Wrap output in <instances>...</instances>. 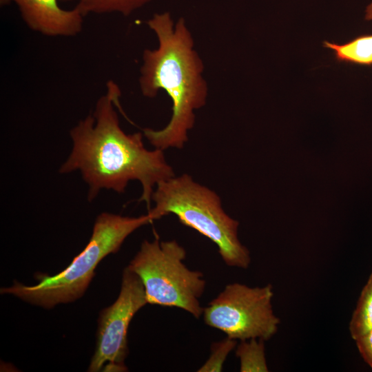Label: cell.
Segmentation results:
<instances>
[{"mask_svg":"<svg viewBox=\"0 0 372 372\" xmlns=\"http://www.w3.org/2000/svg\"><path fill=\"white\" fill-rule=\"evenodd\" d=\"M120 96L118 86L108 81L93 113L70 130L72 149L59 172L79 170L88 185L90 201L103 189L123 193L130 180H138L143 191L138 201L149 207L154 187L175 174L163 150L147 149L143 134H127L121 129L114 109L120 107Z\"/></svg>","mask_w":372,"mask_h":372,"instance_id":"cell-1","label":"cell"},{"mask_svg":"<svg viewBox=\"0 0 372 372\" xmlns=\"http://www.w3.org/2000/svg\"><path fill=\"white\" fill-rule=\"evenodd\" d=\"M155 33L158 48L145 49L138 79L142 94L154 98L161 90L172 101V115L161 130L145 128L144 136L156 149H181L195 123L194 111L207 102L208 85L204 63L194 49V41L185 19L174 24L169 12L155 13L146 22Z\"/></svg>","mask_w":372,"mask_h":372,"instance_id":"cell-2","label":"cell"},{"mask_svg":"<svg viewBox=\"0 0 372 372\" xmlns=\"http://www.w3.org/2000/svg\"><path fill=\"white\" fill-rule=\"evenodd\" d=\"M152 221L148 214L127 217L102 213L95 220L86 247L66 269L52 276H39V282L32 286L14 281L12 286L1 288V293L14 295L45 309L72 302L84 294L99 263L109 254L117 252L132 232Z\"/></svg>","mask_w":372,"mask_h":372,"instance_id":"cell-3","label":"cell"},{"mask_svg":"<svg viewBox=\"0 0 372 372\" xmlns=\"http://www.w3.org/2000/svg\"><path fill=\"white\" fill-rule=\"evenodd\" d=\"M152 200L155 205L148 214L152 221L174 214L183 225L214 242L227 265L249 267V251L238 238L239 223L225 213L215 192L184 174L158 183Z\"/></svg>","mask_w":372,"mask_h":372,"instance_id":"cell-4","label":"cell"},{"mask_svg":"<svg viewBox=\"0 0 372 372\" xmlns=\"http://www.w3.org/2000/svg\"><path fill=\"white\" fill-rule=\"evenodd\" d=\"M185 258V249L174 240H146L128 266L141 278L149 304L182 309L199 318L205 280L201 272L186 267Z\"/></svg>","mask_w":372,"mask_h":372,"instance_id":"cell-5","label":"cell"},{"mask_svg":"<svg viewBox=\"0 0 372 372\" xmlns=\"http://www.w3.org/2000/svg\"><path fill=\"white\" fill-rule=\"evenodd\" d=\"M273 296L269 284L262 287L236 282L227 285L203 309L204 321L231 339L268 340L280 322L272 309Z\"/></svg>","mask_w":372,"mask_h":372,"instance_id":"cell-6","label":"cell"},{"mask_svg":"<svg viewBox=\"0 0 372 372\" xmlns=\"http://www.w3.org/2000/svg\"><path fill=\"white\" fill-rule=\"evenodd\" d=\"M147 303L141 278L127 266L117 299L100 313L96 349L88 371H127L124 362L128 354V327L134 316Z\"/></svg>","mask_w":372,"mask_h":372,"instance_id":"cell-7","label":"cell"},{"mask_svg":"<svg viewBox=\"0 0 372 372\" xmlns=\"http://www.w3.org/2000/svg\"><path fill=\"white\" fill-rule=\"evenodd\" d=\"M32 30L47 37H74L83 30V17L75 6L63 9L59 0H12Z\"/></svg>","mask_w":372,"mask_h":372,"instance_id":"cell-8","label":"cell"},{"mask_svg":"<svg viewBox=\"0 0 372 372\" xmlns=\"http://www.w3.org/2000/svg\"><path fill=\"white\" fill-rule=\"evenodd\" d=\"M323 45L333 51L338 62L372 65V34L361 35L342 45L324 41Z\"/></svg>","mask_w":372,"mask_h":372,"instance_id":"cell-9","label":"cell"},{"mask_svg":"<svg viewBox=\"0 0 372 372\" xmlns=\"http://www.w3.org/2000/svg\"><path fill=\"white\" fill-rule=\"evenodd\" d=\"M76 3L75 7L84 15L119 13L130 16L152 0H59Z\"/></svg>","mask_w":372,"mask_h":372,"instance_id":"cell-10","label":"cell"},{"mask_svg":"<svg viewBox=\"0 0 372 372\" xmlns=\"http://www.w3.org/2000/svg\"><path fill=\"white\" fill-rule=\"evenodd\" d=\"M371 330H372V273L361 291L349 322V331L353 340Z\"/></svg>","mask_w":372,"mask_h":372,"instance_id":"cell-11","label":"cell"},{"mask_svg":"<svg viewBox=\"0 0 372 372\" xmlns=\"http://www.w3.org/2000/svg\"><path fill=\"white\" fill-rule=\"evenodd\" d=\"M264 340L252 338L240 341L236 355L240 360L241 372H267Z\"/></svg>","mask_w":372,"mask_h":372,"instance_id":"cell-12","label":"cell"},{"mask_svg":"<svg viewBox=\"0 0 372 372\" xmlns=\"http://www.w3.org/2000/svg\"><path fill=\"white\" fill-rule=\"evenodd\" d=\"M236 344L237 340L228 337L221 341L213 342L209 359L199 368L198 371H221L227 355L236 347Z\"/></svg>","mask_w":372,"mask_h":372,"instance_id":"cell-13","label":"cell"},{"mask_svg":"<svg viewBox=\"0 0 372 372\" xmlns=\"http://www.w3.org/2000/svg\"><path fill=\"white\" fill-rule=\"evenodd\" d=\"M355 340L363 360L372 368V330Z\"/></svg>","mask_w":372,"mask_h":372,"instance_id":"cell-14","label":"cell"},{"mask_svg":"<svg viewBox=\"0 0 372 372\" xmlns=\"http://www.w3.org/2000/svg\"><path fill=\"white\" fill-rule=\"evenodd\" d=\"M364 19L367 21H372V1L366 8Z\"/></svg>","mask_w":372,"mask_h":372,"instance_id":"cell-15","label":"cell"},{"mask_svg":"<svg viewBox=\"0 0 372 372\" xmlns=\"http://www.w3.org/2000/svg\"><path fill=\"white\" fill-rule=\"evenodd\" d=\"M12 0H0V4L1 6H6V5H8V3H10V2H12Z\"/></svg>","mask_w":372,"mask_h":372,"instance_id":"cell-16","label":"cell"}]
</instances>
